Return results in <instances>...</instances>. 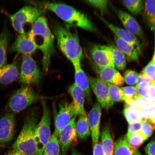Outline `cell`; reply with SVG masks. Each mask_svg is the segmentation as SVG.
Listing matches in <instances>:
<instances>
[{
  "label": "cell",
  "mask_w": 155,
  "mask_h": 155,
  "mask_svg": "<svg viewBox=\"0 0 155 155\" xmlns=\"http://www.w3.org/2000/svg\"><path fill=\"white\" fill-rule=\"evenodd\" d=\"M39 8L48 9L55 13L60 18L71 26L84 30L94 31L95 28L86 15L65 4L44 1H28Z\"/></svg>",
  "instance_id": "6da1fadb"
},
{
  "label": "cell",
  "mask_w": 155,
  "mask_h": 155,
  "mask_svg": "<svg viewBox=\"0 0 155 155\" xmlns=\"http://www.w3.org/2000/svg\"><path fill=\"white\" fill-rule=\"evenodd\" d=\"M42 54V64L45 72L48 71L50 60L54 53V37L48 27L45 17L41 16L36 21L28 33Z\"/></svg>",
  "instance_id": "7a4b0ae2"
},
{
  "label": "cell",
  "mask_w": 155,
  "mask_h": 155,
  "mask_svg": "<svg viewBox=\"0 0 155 155\" xmlns=\"http://www.w3.org/2000/svg\"><path fill=\"white\" fill-rule=\"evenodd\" d=\"M54 31L58 47L73 65L81 64L83 53L77 32L59 24L54 26Z\"/></svg>",
  "instance_id": "3957f363"
},
{
  "label": "cell",
  "mask_w": 155,
  "mask_h": 155,
  "mask_svg": "<svg viewBox=\"0 0 155 155\" xmlns=\"http://www.w3.org/2000/svg\"><path fill=\"white\" fill-rule=\"evenodd\" d=\"M38 116L35 111L29 112L24 126L12 148L18 150L25 155H37L38 142L36 130Z\"/></svg>",
  "instance_id": "277c9868"
},
{
  "label": "cell",
  "mask_w": 155,
  "mask_h": 155,
  "mask_svg": "<svg viewBox=\"0 0 155 155\" xmlns=\"http://www.w3.org/2000/svg\"><path fill=\"white\" fill-rule=\"evenodd\" d=\"M41 98L34 89L25 86L16 90L11 96L5 110L12 114L18 113Z\"/></svg>",
  "instance_id": "5b68a950"
},
{
  "label": "cell",
  "mask_w": 155,
  "mask_h": 155,
  "mask_svg": "<svg viewBox=\"0 0 155 155\" xmlns=\"http://www.w3.org/2000/svg\"><path fill=\"white\" fill-rule=\"evenodd\" d=\"M46 10L32 6H26L14 14L9 15L13 28L19 35L27 34L25 30L26 25L32 26L36 21L45 12Z\"/></svg>",
  "instance_id": "8992f818"
},
{
  "label": "cell",
  "mask_w": 155,
  "mask_h": 155,
  "mask_svg": "<svg viewBox=\"0 0 155 155\" xmlns=\"http://www.w3.org/2000/svg\"><path fill=\"white\" fill-rule=\"evenodd\" d=\"M43 115L37 126L36 134L38 142V152L37 155H42L45 147L51 137L50 129L51 114L50 110L45 100L42 99Z\"/></svg>",
  "instance_id": "52a82bcc"
},
{
  "label": "cell",
  "mask_w": 155,
  "mask_h": 155,
  "mask_svg": "<svg viewBox=\"0 0 155 155\" xmlns=\"http://www.w3.org/2000/svg\"><path fill=\"white\" fill-rule=\"evenodd\" d=\"M41 77L39 68L31 56L24 55L19 75V82L23 84L28 85L38 83Z\"/></svg>",
  "instance_id": "ba28073f"
},
{
  "label": "cell",
  "mask_w": 155,
  "mask_h": 155,
  "mask_svg": "<svg viewBox=\"0 0 155 155\" xmlns=\"http://www.w3.org/2000/svg\"><path fill=\"white\" fill-rule=\"evenodd\" d=\"M90 86L95 94L99 103L103 108L107 110L113 106L114 102L110 97L106 83L98 78L88 77Z\"/></svg>",
  "instance_id": "9c48e42d"
},
{
  "label": "cell",
  "mask_w": 155,
  "mask_h": 155,
  "mask_svg": "<svg viewBox=\"0 0 155 155\" xmlns=\"http://www.w3.org/2000/svg\"><path fill=\"white\" fill-rule=\"evenodd\" d=\"M90 53L96 66L99 68H115L110 46L95 44L91 48Z\"/></svg>",
  "instance_id": "30bf717a"
},
{
  "label": "cell",
  "mask_w": 155,
  "mask_h": 155,
  "mask_svg": "<svg viewBox=\"0 0 155 155\" xmlns=\"http://www.w3.org/2000/svg\"><path fill=\"white\" fill-rule=\"evenodd\" d=\"M75 116L73 102H64L60 104L59 111L55 120L53 134L58 137L60 132L68 124Z\"/></svg>",
  "instance_id": "8fae6325"
},
{
  "label": "cell",
  "mask_w": 155,
  "mask_h": 155,
  "mask_svg": "<svg viewBox=\"0 0 155 155\" xmlns=\"http://www.w3.org/2000/svg\"><path fill=\"white\" fill-rule=\"evenodd\" d=\"M16 121L13 114H5L0 119V147H3L14 137Z\"/></svg>",
  "instance_id": "7c38bea8"
},
{
  "label": "cell",
  "mask_w": 155,
  "mask_h": 155,
  "mask_svg": "<svg viewBox=\"0 0 155 155\" xmlns=\"http://www.w3.org/2000/svg\"><path fill=\"white\" fill-rule=\"evenodd\" d=\"M101 116V106L98 102H97L93 106L88 116L93 146L98 142L100 137V127Z\"/></svg>",
  "instance_id": "4fadbf2b"
},
{
  "label": "cell",
  "mask_w": 155,
  "mask_h": 155,
  "mask_svg": "<svg viewBox=\"0 0 155 155\" xmlns=\"http://www.w3.org/2000/svg\"><path fill=\"white\" fill-rule=\"evenodd\" d=\"M76 117V116H75L68 124L60 132L58 136L61 146L62 155L67 153L71 143L77 139Z\"/></svg>",
  "instance_id": "5bb4252c"
},
{
  "label": "cell",
  "mask_w": 155,
  "mask_h": 155,
  "mask_svg": "<svg viewBox=\"0 0 155 155\" xmlns=\"http://www.w3.org/2000/svg\"><path fill=\"white\" fill-rule=\"evenodd\" d=\"M37 49L35 44L28 34L19 35L10 48L11 51L17 52L24 55H30Z\"/></svg>",
  "instance_id": "9a60e30c"
},
{
  "label": "cell",
  "mask_w": 155,
  "mask_h": 155,
  "mask_svg": "<svg viewBox=\"0 0 155 155\" xmlns=\"http://www.w3.org/2000/svg\"><path fill=\"white\" fill-rule=\"evenodd\" d=\"M106 26L115 35V36L120 39L124 41L130 45L134 46L141 54V48L140 42L136 36L131 33L126 29L119 28L108 22L104 17L97 15Z\"/></svg>",
  "instance_id": "2e32d148"
},
{
  "label": "cell",
  "mask_w": 155,
  "mask_h": 155,
  "mask_svg": "<svg viewBox=\"0 0 155 155\" xmlns=\"http://www.w3.org/2000/svg\"><path fill=\"white\" fill-rule=\"evenodd\" d=\"M96 72L99 79L107 83H112L116 86H122L124 84V80L119 71L111 67L99 68L94 67Z\"/></svg>",
  "instance_id": "e0dca14e"
},
{
  "label": "cell",
  "mask_w": 155,
  "mask_h": 155,
  "mask_svg": "<svg viewBox=\"0 0 155 155\" xmlns=\"http://www.w3.org/2000/svg\"><path fill=\"white\" fill-rule=\"evenodd\" d=\"M115 10L126 30L135 36L142 37L143 31L136 20L127 13L120 9H115Z\"/></svg>",
  "instance_id": "ac0fdd59"
},
{
  "label": "cell",
  "mask_w": 155,
  "mask_h": 155,
  "mask_svg": "<svg viewBox=\"0 0 155 155\" xmlns=\"http://www.w3.org/2000/svg\"><path fill=\"white\" fill-rule=\"evenodd\" d=\"M75 71V84L84 92L89 102L91 101V95L88 77L81 67V64H73Z\"/></svg>",
  "instance_id": "d6986e66"
},
{
  "label": "cell",
  "mask_w": 155,
  "mask_h": 155,
  "mask_svg": "<svg viewBox=\"0 0 155 155\" xmlns=\"http://www.w3.org/2000/svg\"><path fill=\"white\" fill-rule=\"evenodd\" d=\"M69 92L73 98L75 115H80L85 111L84 93L82 89L74 83L69 87Z\"/></svg>",
  "instance_id": "ffe728a7"
},
{
  "label": "cell",
  "mask_w": 155,
  "mask_h": 155,
  "mask_svg": "<svg viewBox=\"0 0 155 155\" xmlns=\"http://www.w3.org/2000/svg\"><path fill=\"white\" fill-rule=\"evenodd\" d=\"M19 71L14 63L7 64L0 68V86L8 85L19 77Z\"/></svg>",
  "instance_id": "44dd1931"
},
{
  "label": "cell",
  "mask_w": 155,
  "mask_h": 155,
  "mask_svg": "<svg viewBox=\"0 0 155 155\" xmlns=\"http://www.w3.org/2000/svg\"><path fill=\"white\" fill-rule=\"evenodd\" d=\"M115 40L116 46L124 54L129 61H138L139 53L137 48L127 42L120 39L116 36Z\"/></svg>",
  "instance_id": "7402d4cb"
},
{
  "label": "cell",
  "mask_w": 155,
  "mask_h": 155,
  "mask_svg": "<svg viewBox=\"0 0 155 155\" xmlns=\"http://www.w3.org/2000/svg\"><path fill=\"white\" fill-rule=\"evenodd\" d=\"M9 39L8 29L5 25L0 34V68L7 64V50Z\"/></svg>",
  "instance_id": "603a6c76"
},
{
  "label": "cell",
  "mask_w": 155,
  "mask_h": 155,
  "mask_svg": "<svg viewBox=\"0 0 155 155\" xmlns=\"http://www.w3.org/2000/svg\"><path fill=\"white\" fill-rule=\"evenodd\" d=\"M101 144L104 155H113L114 150V144L112 138L109 127L104 126L101 134Z\"/></svg>",
  "instance_id": "cb8c5ba5"
},
{
  "label": "cell",
  "mask_w": 155,
  "mask_h": 155,
  "mask_svg": "<svg viewBox=\"0 0 155 155\" xmlns=\"http://www.w3.org/2000/svg\"><path fill=\"white\" fill-rule=\"evenodd\" d=\"M125 104L124 107L123 115L129 124L140 121L145 117L144 113L141 110Z\"/></svg>",
  "instance_id": "d4e9b609"
},
{
  "label": "cell",
  "mask_w": 155,
  "mask_h": 155,
  "mask_svg": "<svg viewBox=\"0 0 155 155\" xmlns=\"http://www.w3.org/2000/svg\"><path fill=\"white\" fill-rule=\"evenodd\" d=\"M77 135L81 140H84L90 135L91 131L86 111L80 115L76 124Z\"/></svg>",
  "instance_id": "484cf974"
},
{
  "label": "cell",
  "mask_w": 155,
  "mask_h": 155,
  "mask_svg": "<svg viewBox=\"0 0 155 155\" xmlns=\"http://www.w3.org/2000/svg\"><path fill=\"white\" fill-rule=\"evenodd\" d=\"M144 9L145 22L151 30L155 31V0L145 1Z\"/></svg>",
  "instance_id": "4316f807"
},
{
  "label": "cell",
  "mask_w": 155,
  "mask_h": 155,
  "mask_svg": "<svg viewBox=\"0 0 155 155\" xmlns=\"http://www.w3.org/2000/svg\"><path fill=\"white\" fill-rule=\"evenodd\" d=\"M134 152L129 147L126 136H123L116 141L114 155H133Z\"/></svg>",
  "instance_id": "83f0119b"
},
{
  "label": "cell",
  "mask_w": 155,
  "mask_h": 155,
  "mask_svg": "<svg viewBox=\"0 0 155 155\" xmlns=\"http://www.w3.org/2000/svg\"><path fill=\"white\" fill-rule=\"evenodd\" d=\"M155 82L145 76L143 73H141L139 74L138 82L136 87L139 95L141 97H149V88L151 85L154 84Z\"/></svg>",
  "instance_id": "f1b7e54d"
},
{
  "label": "cell",
  "mask_w": 155,
  "mask_h": 155,
  "mask_svg": "<svg viewBox=\"0 0 155 155\" xmlns=\"http://www.w3.org/2000/svg\"><path fill=\"white\" fill-rule=\"evenodd\" d=\"M128 144L131 150L135 152L138 150L145 141L147 140L141 130L132 134L126 135Z\"/></svg>",
  "instance_id": "f546056e"
},
{
  "label": "cell",
  "mask_w": 155,
  "mask_h": 155,
  "mask_svg": "<svg viewBox=\"0 0 155 155\" xmlns=\"http://www.w3.org/2000/svg\"><path fill=\"white\" fill-rule=\"evenodd\" d=\"M110 46L112 50L115 67L119 70H123L125 68L127 65V59L125 56L117 46L114 45Z\"/></svg>",
  "instance_id": "4dcf8cb0"
},
{
  "label": "cell",
  "mask_w": 155,
  "mask_h": 155,
  "mask_svg": "<svg viewBox=\"0 0 155 155\" xmlns=\"http://www.w3.org/2000/svg\"><path fill=\"white\" fill-rule=\"evenodd\" d=\"M60 150L59 139L53 134L46 144L42 155H61Z\"/></svg>",
  "instance_id": "1f68e13d"
},
{
  "label": "cell",
  "mask_w": 155,
  "mask_h": 155,
  "mask_svg": "<svg viewBox=\"0 0 155 155\" xmlns=\"http://www.w3.org/2000/svg\"><path fill=\"white\" fill-rule=\"evenodd\" d=\"M122 3L132 14H139L144 8V1L142 0H129L123 1Z\"/></svg>",
  "instance_id": "d6a6232c"
},
{
  "label": "cell",
  "mask_w": 155,
  "mask_h": 155,
  "mask_svg": "<svg viewBox=\"0 0 155 155\" xmlns=\"http://www.w3.org/2000/svg\"><path fill=\"white\" fill-rule=\"evenodd\" d=\"M106 83L109 89L110 97L114 102H121L125 101V96L121 88L115 85Z\"/></svg>",
  "instance_id": "836d02e7"
},
{
  "label": "cell",
  "mask_w": 155,
  "mask_h": 155,
  "mask_svg": "<svg viewBox=\"0 0 155 155\" xmlns=\"http://www.w3.org/2000/svg\"><path fill=\"white\" fill-rule=\"evenodd\" d=\"M125 96L126 103L132 101L137 100L141 96L139 95L136 87L133 86H127L121 88Z\"/></svg>",
  "instance_id": "e575fe53"
},
{
  "label": "cell",
  "mask_w": 155,
  "mask_h": 155,
  "mask_svg": "<svg viewBox=\"0 0 155 155\" xmlns=\"http://www.w3.org/2000/svg\"><path fill=\"white\" fill-rule=\"evenodd\" d=\"M139 74L136 71L131 70H127L124 74V80L126 83L130 85L137 84L138 82Z\"/></svg>",
  "instance_id": "d590c367"
},
{
  "label": "cell",
  "mask_w": 155,
  "mask_h": 155,
  "mask_svg": "<svg viewBox=\"0 0 155 155\" xmlns=\"http://www.w3.org/2000/svg\"><path fill=\"white\" fill-rule=\"evenodd\" d=\"M141 130L148 139L152 136L155 131V124L153 123L149 119L143 122L141 126Z\"/></svg>",
  "instance_id": "8d00e7d4"
},
{
  "label": "cell",
  "mask_w": 155,
  "mask_h": 155,
  "mask_svg": "<svg viewBox=\"0 0 155 155\" xmlns=\"http://www.w3.org/2000/svg\"><path fill=\"white\" fill-rule=\"evenodd\" d=\"M86 2L89 4L93 7L97 9L102 13L106 12L107 10L108 1L106 0H88L86 1Z\"/></svg>",
  "instance_id": "74e56055"
},
{
  "label": "cell",
  "mask_w": 155,
  "mask_h": 155,
  "mask_svg": "<svg viewBox=\"0 0 155 155\" xmlns=\"http://www.w3.org/2000/svg\"><path fill=\"white\" fill-rule=\"evenodd\" d=\"M141 73L155 82V63L152 60L143 70Z\"/></svg>",
  "instance_id": "f35d334b"
},
{
  "label": "cell",
  "mask_w": 155,
  "mask_h": 155,
  "mask_svg": "<svg viewBox=\"0 0 155 155\" xmlns=\"http://www.w3.org/2000/svg\"><path fill=\"white\" fill-rule=\"evenodd\" d=\"M147 119L145 117L140 121L129 124L127 133L126 135H129L141 130L143 123L146 121Z\"/></svg>",
  "instance_id": "ab89813d"
},
{
  "label": "cell",
  "mask_w": 155,
  "mask_h": 155,
  "mask_svg": "<svg viewBox=\"0 0 155 155\" xmlns=\"http://www.w3.org/2000/svg\"><path fill=\"white\" fill-rule=\"evenodd\" d=\"M146 155H155V137L147 144L145 149Z\"/></svg>",
  "instance_id": "60d3db41"
},
{
  "label": "cell",
  "mask_w": 155,
  "mask_h": 155,
  "mask_svg": "<svg viewBox=\"0 0 155 155\" xmlns=\"http://www.w3.org/2000/svg\"><path fill=\"white\" fill-rule=\"evenodd\" d=\"M93 155H104L101 143L97 142L93 146Z\"/></svg>",
  "instance_id": "b9f144b4"
},
{
  "label": "cell",
  "mask_w": 155,
  "mask_h": 155,
  "mask_svg": "<svg viewBox=\"0 0 155 155\" xmlns=\"http://www.w3.org/2000/svg\"><path fill=\"white\" fill-rule=\"evenodd\" d=\"M149 98L155 103V82L150 86L148 92Z\"/></svg>",
  "instance_id": "7bdbcfd3"
},
{
  "label": "cell",
  "mask_w": 155,
  "mask_h": 155,
  "mask_svg": "<svg viewBox=\"0 0 155 155\" xmlns=\"http://www.w3.org/2000/svg\"><path fill=\"white\" fill-rule=\"evenodd\" d=\"M4 155H25L23 154L21 152H19L18 150H12L11 151H9V152L6 153Z\"/></svg>",
  "instance_id": "ee69618b"
},
{
  "label": "cell",
  "mask_w": 155,
  "mask_h": 155,
  "mask_svg": "<svg viewBox=\"0 0 155 155\" xmlns=\"http://www.w3.org/2000/svg\"><path fill=\"white\" fill-rule=\"evenodd\" d=\"M71 155H83L78 151L76 149L71 147Z\"/></svg>",
  "instance_id": "f6af8a7d"
},
{
  "label": "cell",
  "mask_w": 155,
  "mask_h": 155,
  "mask_svg": "<svg viewBox=\"0 0 155 155\" xmlns=\"http://www.w3.org/2000/svg\"><path fill=\"white\" fill-rule=\"evenodd\" d=\"M149 119L153 123L155 124V111L153 112L152 115L150 116Z\"/></svg>",
  "instance_id": "bcb514c9"
},
{
  "label": "cell",
  "mask_w": 155,
  "mask_h": 155,
  "mask_svg": "<svg viewBox=\"0 0 155 155\" xmlns=\"http://www.w3.org/2000/svg\"><path fill=\"white\" fill-rule=\"evenodd\" d=\"M133 155H142L141 154V153L139 152V151L137 150L135 151V152L134 153Z\"/></svg>",
  "instance_id": "7dc6e473"
},
{
  "label": "cell",
  "mask_w": 155,
  "mask_h": 155,
  "mask_svg": "<svg viewBox=\"0 0 155 155\" xmlns=\"http://www.w3.org/2000/svg\"><path fill=\"white\" fill-rule=\"evenodd\" d=\"M152 60L153 61H154V62L155 63V51L153 57V59Z\"/></svg>",
  "instance_id": "c3c4849f"
},
{
  "label": "cell",
  "mask_w": 155,
  "mask_h": 155,
  "mask_svg": "<svg viewBox=\"0 0 155 155\" xmlns=\"http://www.w3.org/2000/svg\"><path fill=\"white\" fill-rule=\"evenodd\" d=\"M2 10L1 8H0V12H2Z\"/></svg>",
  "instance_id": "681fc988"
},
{
  "label": "cell",
  "mask_w": 155,
  "mask_h": 155,
  "mask_svg": "<svg viewBox=\"0 0 155 155\" xmlns=\"http://www.w3.org/2000/svg\"><path fill=\"white\" fill-rule=\"evenodd\" d=\"M61 155H62L61 154Z\"/></svg>",
  "instance_id": "f907efd6"
}]
</instances>
